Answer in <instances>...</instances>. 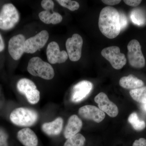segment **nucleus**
Segmentation results:
<instances>
[{
    "instance_id": "21",
    "label": "nucleus",
    "mask_w": 146,
    "mask_h": 146,
    "mask_svg": "<svg viewBox=\"0 0 146 146\" xmlns=\"http://www.w3.org/2000/svg\"><path fill=\"white\" fill-rule=\"evenodd\" d=\"M129 94L131 98L141 104L146 103V86L132 89Z\"/></svg>"
},
{
    "instance_id": "27",
    "label": "nucleus",
    "mask_w": 146,
    "mask_h": 146,
    "mask_svg": "<svg viewBox=\"0 0 146 146\" xmlns=\"http://www.w3.org/2000/svg\"><path fill=\"white\" fill-rule=\"evenodd\" d=\"M119 12L120 23L121 25V30L126 27L127 25V20L125 14L121 12Z\"/></svg>"
},
{
    "instance_id": "13",
    "label": "nucleus",
    "mask_w": 146,
    "mask_h": 146,
    "mask_svg": "<svg viewBox=\"0 0 146 146\" xmlns=\"http://www.w3.org/2000/svg\"><path fill=\"white\" fill-rule=\"evenodd\" d=\"M94 100L98 104V107L103 112L107 113L111 117H117L119 113V109L117 106L110 101L107 95L101 92L95 97Z\"/></svg>"
},
{
    "instance_id": "2",
    "label": "nucleus",
    "mask_w": 146,
    "mask_h": 146,
    "mask_svg": "<svg viewBox=\"0 0 146 146\" xmlns=\"http://www.w3.org/2000/svg\"><path fill=\"white\" fill-rule=\"evenodd\" d=\"M10 121L13 124L20 127H29L35 124L39 115L35 110L27 108H16L11 113Z\"/></svg>"
},
{
    "instance_id": "12",
    "label": "nucleus",
    "mask_w": 146,
    "mask_h": 146,
    "mask_svg": "<svg viewBox=\"0 0 146 146\" xmlns=\"http://www.w3.org/2000/svg\"><path fill=\"white\" fill-rule=\"evenodd\" d=\"M93 89V84L87 80H82L73 87L71 93V100L78 103L83 100L90 94Z\"/></svg>"
},
{
    "instance_id": "9",
    "label": "nucleus",
    "mask_w": 146,
    "mask_h": 146,
    "mask_svg": "<svg viewBox=\"0 0 146 146\" xmlns=\"http://www.w3.org/2000/svg\"><path fill=\"white\" fill-rule=\"evenodd\" d=\"M49 39V34L46 30H43L35 36L26 40L25 52L33 54L42 48L46 44Z\"/></svg>"
},
{
    "instance_id": "24",
    "label": "nucleus",
    "mask_w": 146,
    "mask_h": 146,
    "mask_svg": "<svg viewBox=\"0 0 146 146\" xmlns=\"http://www.w3.org/2000/svg\"><path fill=\"white\" fill-rule=\"evenodd\" d=\"M61 6L68 9L71 11L78 10L80 7L79 4L76 1L70 0H57L56 1Z\"/></svg>"
},
{
    "instance_id": "29",
    "label": "nucleus",
    "mask_w": 146,
    "mask_h": 146,
    "mask_svg": "<svg viewBox=\"0 0 146 146\" xmlns=\"http://www.w3.org/2000/svg\"><path fill=\"white\" fill-rule=\"evenodd\" d=\"M133 146H146V140L145 138H141L136 140L133 144Z\"/></svg>"
},
{
    "instance_id": "26",
    "label": "nucleus",
    "mask_w": 146,
    "mask_h": 146,
    "mask_svg": "<svg viewBox=\"0 0 146 146\" xmlns=\"http://www.w3.org/2000/svg\"><path fill=\"white\" fill-rule=\"evenodd\" d=\"M41 6L45 11L52 10L54 7V3L51 0H43L41 2Z\"/></svg>"
},
{
    "instance_id": "22",
    "label": "nucleus",
    "mask_w": 146,
    "mask_h": 146,
    "mask_svg": "<svg viewBox=\"0 0 146 146\" xmlns=\"http://www.w3.org/2000/svg\"><path fill=\"white\" fill-rule=\"evenodd\" d=\"M128 121L135 130H142L146 127L145 122L139 119L138 115L136 112H133L129 115Z\"/></svg>"
},
{
    "instance_id": "1",
    "label": "nucleus",
    "mask_w": 146,
    "mask_h": 146,
    "mask_svg": "<svg viewBox=\"0 0 146 146\" xmlns=\"http://www.w3.org/2000/svg\"><path fill=\"white\" fill-rule=\"evenodd\" d=\"M98 26L105 36L110 39L115 38L121 31L119 12L112 7L103 8L100 13Z\"/></svg>"
},
{
    "instance_id": "8",
    "label": "nucleus",
    "mask_w": 146,
    "mask_h": 146,
    "mask_svg": "<svg viewBox=\"0 0 146 146\" xmlns=\"http://www.w3.org/2000/svg\"><path fill=\"white\" fill-rule=\"evenodd\" d=\"M83 43L82 37L78 34H73L72 37L67 39L65 46L68 57L71 61L75 62L80 60Z\"/></svg>"
},
{
    "instance_id": "28",
    "label": "nucleus",
    "mask_w": 146,
    "mask_h": 146,
    "mask_svg": "<svg viewBox=\"0 0 146 146\" xmlns=\"http://www.w3.org/2000/svg\"><path fill=\"white\" fill-rule=\"evenodd\" d=\"M124 2L126 4L131 7L138 6L141 3L142 1L141 0H124Z\"/></svg>"
},
{
    "instance_id": "11",
    "label": "nucleus",
    "mask_w": 146,
    "mask_h": 146,
    "mask_svg": "<svg viewBox=\"0 0 146 146\" xmlns=\"http://www.w3.org/2000/svg\"><path fill=\"white\" fill-rule=\"evenodd\" d=\"M46 55L48 61L52 64L65 63L68 58L67 52L65 50L60 51L58 44L55 42H52L48 44Z\"/></svg>"
},
{
    "instance_id": "16",
    "label": "nucleus",
    "mask_w": 146,
    "mask_h": 146,
    "mask_svg": "<svg viewBox=\"0 0 146 146\" xmlns=\"http://www.w3.org/2000/svg\"><path fill=\"white\" fill-rule=\"evenodd\" d=\"M18 141L25 146H37L38 140L36 134L29 128L23 129L17 133Z\"/></svg>"
},
{
    "instance_id": "18",
    "label": "nucleus",
    "mask_w": 146,
    "mask_h": 146,
    "mask_svg": "<svg viewBox=\"0 0 146 146\" xmlns=\"http://www.w3.org/2000/svg\"><path fill=\"white\" fill-rule=\"evenodd\" d=\"M119 83L120 86L126 89H138L144 85L143 82L132 74L122 77Z\"/></svg>"
},
{
    "instance_id": "19",
    "label": "nucleus",
    "mask_w": 146,
    "mask_h": 146,
    "mask_svg": "<svg viewBox=\"0 0 146 146\" xmlns=\"http://www.w3.org/2000/svg\"><path fill=\"white\" fill-rule=\"evenodd\" d=\"M39 17L40 20L46 24L56 25L60 23L63 20V17L59 13L53 12L51 13L45 10L39 13Z\"/></svg>"
},
{
    "instance_id": "32",
    "label": "nucleus",
    "mask_w": 146,
    "mask_h": 146,
    "mask_svg": "<svg viewBox=\"0 0 146 146\" xmlns=\"http://www.w3.org/2000/svg\"><path fill=\"white\" fill-rule=\"evenodd\" d=\"M141 108L143 111L146 112V103H145L142 104L141 105Z\"/></svg>"
},
{
    "instance_id": "14",
    "label": "nucleus",
    "mask_w": 146,
    "mask_h": 146,
    "mask_svg": "<svg viewBox=\"0 0 146 146\" xmlns=\"http://www.w3.org/2000/svg\"><path fill=\"white\" fill-rule=\"evenodd\" d=\"M78 113L85 119L93 120L97 123L102 122L105 117V114L100 108L92 105H86L80 108Z\"/></svg>"
},
{
    "instance_id": "30",
    "label": "nucleus",
    "mask_w": 146,
    "mask_h": 146,
    "mask_svg": "<svg viewBox=\"0 0 146 146\" xmlns=\"http://www.w3.org/2000/svg\"><path fill=\"white\" fill-rule=\"evenodd\" d=\"M102 1L105 4L108 5H115L119 3L120 0H102Z\"/></svg>"
},
{
    "instance_id": "10",
    "label": "nucleus",
    "mask_w": 146,
    "mask_h": 146,
    "mask_svg": "<svg viewBox=\"0 0 146 146\" xmlns=\"http://www.w3.org/2000/svg\"><path fill=\"white\" fill-rule=\"evenodd\" d=\"M25 38L23 35L18 34L11 37L8 44V52L14 60H18L25 52Z\"/></svg>"
},
{
    "instance_id": "17",
    "label": "nucleus",
    "mask_w": 146,
    "mask_h": 146,
    "mask_svg": "<svg viewBox=\"0 0 146 146\" xmlns=\"http://www.w3.org/2000/svg\"><path fill=\"white\" fill-rule=\"evenodd\" d=\"M63 124V119L61 117H58L52 121L43 124L42 129L48 136H57L62 131Z\"/></svg>"
},
{
    "instance_id": "5",
    "label": "nucleus",
    "mask_w": 146,
    "mask_h": 146,
    "mask_svg": "<svg viewBox=\"0 0 146 146\" xmlns=\"http://www.w3.org/2000/svg\"><path fill=\"white\" fill-rule=\"evenodd\" d=\"M127 58L129 65L133 68L141 69L145 65V59L140 43L136 39L131 40L127 45Z\"/></svg>"
},
{
    "instance_id": "25",
    "label": "nucleus",
    "mask_w": 146,
    "mask_h": 146,
    "mask_svg": "<svg viewBox=\"0 0 146 146\" xmlns=\"http://www.w3.org/2000/svg\"><path fill=\"white\" fill-rule=\"evenodd\" d=\"M8 134L2 128L0 127V146H8Z\"/></svg>"
},
{
    "instance_id": "31",
    "label": "nucleus",
    "mask_w": 146,
    "mask_h": 146,
    "mask_svg": "<svg viewBox=\"0 0 146 146\" xmlns=\"http://www.w3.org/2000/svg\"><path fill=\"white\" fill-rule=\"evenodd\" d=\"M5 47V46L3 39L1 35L0 34V52H1L4 50Z\"/></svg>"
},
{
    "instance_id": "23",
    "label": "nucleus",
    "mask_w": 146,
    "mask_h": 146,
    "mask_svg": "<svg viewBox=\"0 0 146 146\" xmlns=\"http://www.w3.org/2000/svg\"><path fill=\"white\" fill-rule=\"evenodd\" d=\"M85 141V137L82 134L78 133L67 139L64 146H84Z\"/></svg>"
},
{
    "instance_id": "15",
    "label": "nucleus",
    "mask_w": 146,
    "mask_h": 146,
    "mask_svg": "<svg viewBox=\"0 0 146 146\" xmlns=\"http://www.w3.org/2000/svg\"><path fill=\"white\" fill-rule=\"evenodd\" d=\"M82 126V120L76 115H72L69 118L63 134L67 139L76 135Z\"/></svg>"
},
{
    "instance_id": "3",
    "label": "nucleus",
    "mask_w": 146,
    "mask_h": 146,
    "mask_svg": "<svg viewBox=\"0 0 146 146\" xmlns=\"http://www.w3.org/2000/svg\"><path fill=\"white\" fill-rule=\"evenodd\" d=\"M27 70L32 75L46 80L52 79L55 74L52 66L37 56L32 58L29 60Z\"/></svg>"
},
{
    "instance_id": "7",
    "label": "nucleus",
    "mask_w": 146,
    "mask_h": 146,
    "mask_svg": "<svg viewBox=\"0 0 146 146\" xmlns=\"http://www.w3.org/2000/svg\"><path fill=\"white\" fill-rule=\"evenodd\" d=\"M101 54L116 70L122 69L126 64L127 59L125 55L121 52L120 48L117 46L104 48Z\"/></svg>"
},
{
    "instance_id": "20",
    "label": "nucleus",
    "mask_w": 146,
    "mask_h": 146,
    "mask_svg": "<svg viewBox=\"0 0 146 146\" xmlns=\"http://www.w3.org/2000/svg\"><path fill=\"white\" fill-rule=\"evenodd\" d=\"M130 19L132 23L141 26L146 24V14L140 9H135L130 13Z\"/></svg>"
},
{
    "instance_id": "4",
    "label": "nucleus",
    "mask_w": 146,
    "mask_h": 146,
    "mask_svg": "<svg viewBox=\"0 0 146 146\" xmlns=\"http://www.w3.org/2000/svg\"><path fill=\"white\" fill-rule=\"evenodd\" d=\"M20 20V15L16 7L12 4L3 6L0 11V29L9 30L13 28Z\"/></svg>"
},
{
    "instance_id": "6",
    "label": "nucleus",
    "mask_w": 146,
    "mask_h": 146,
    "mask_svg": "<svg viewBox=\"0 0 146 146\" xmlns=\"http://www.w3.org/2000/svg\"><path fill=\"white\" fill-rule=\"evenodd\" d=\"M17 88L21 94L25 96L31 104H35L39 102L40 92L32 80L27 78L21 79L17 83Z\"/></svg>"
}]
</instances>
